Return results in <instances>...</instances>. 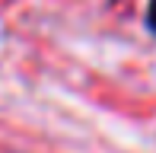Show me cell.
Wrapping results in <instances>:
<instances>
[{
  "label": "cell",
  "mask_w": 156,
  "mask_h": 153,
  "mask_svg": "<svg viewBox=\"0 0 156 153\" xmlns=\"http://www.w3.org/2000/svg\"><path fill=\"white\" fill-rule=\"evenodd\" d=\"M147 23H150V29L156 32V0H150V10H147Z\"/></svg>",
  "instance_id": "cell-1"
}]
</instances>
